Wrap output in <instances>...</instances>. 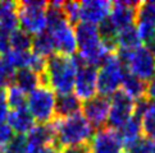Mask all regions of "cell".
I'll use <instances>...</instances> for the list:
<instances>
[{"label":"cell","mask_w":155,"mask_h":153,"mask_svg":"<svg viewBox=\"0 0 155 153\" xmlns=\"http://www.w3.org/2000/svg\"><path fill=\"white\" fill-rule=\"evenodd\" d=\"M5 92V100L9 108L15 110V108H21V107H26L27 103V95L25 92H22L18 87H15L14 84H12L10 87H8Z\"/></svg>","instance_id":"obj_27"},{"label":"cell","mask_w":155,"mask_h":153,"mask_svg":"<svg viewBox=\"0 0 155 153\" xmlns=\"http://www.w3.org/2000/svg\"><path fill=\"white\" fill-rule=\"evenodd\" d=\"M62 9L69 24L73 26L80 22V3H77V2L63 3Z\"/></svg>","instance_id":"obj_30"},{"label":"cell","mask_w":155,"mask_h":153,"mask_svg":"<svg viewBox=\"0 0 155 153\" xmlns=\"http://www.w3.org/2000/svg\"><path fill=\"white\" fill-rule=\"evenodd\" d=\"M46 2L41 0H25L17 3V18L22 31L31 36H36L46 31Z\"/></svg>","instance_id":"obj_4"},{"label":"cell","mask_w":155,"mask_h":153,"mask_svg":"<svg viewBox=\"0 0 155 153\" xmlns=\"http://www.w3.org/2000/svg\"><path fill=\"white\" fill-rule=\"evenodd\" d=\"M10 111V108L5 100V92L3 89H0V123H4L7 120V116Z\"/></svg>","instance_id":"obj_33"},{"label":"cell","mask_w":155,"mask_h":153,"mask_svg":"<svg viewBox=\"0 0 155 153\" xmlns=\"http://www.w3.org/2000/svg\"><path fill=\"white\" fill-rule=\"evenodd\" d=\"M96 80L97 68L88 64H84L82 67L77 68L73 91L81 102H85L96 96Z\"/></svg>","instance_id":"obj_10"},{"label":"cell","mask_w":155,"mask_h":153,"mask_svg":"<svg viewBox=\"0 0 155 153\" xmlns=\"http://www.w3.org/2000/svg\"><path fill=\"white\" fill-rule=\"evenodd\" d=\"M5 123L10 126L14 134H21V135H26L36 125L35 119L32 117V115L27 110V107L10 110Z\"/></svg>","instance_id":"obj_17"},{"label":"cell","mask_w":155,"mask_h":153,"mask_svg":"<svg viewBox=\"0 0 155 153\" xmlns=\"http://www.w3.org/2000/svg\"><path fill=\"white\" fill-rule=\"evenodd\" d=\"M141 42L142 41L135 24L119 30L117 33V46L122 50L134 51L141 46Z\"/></svg>","instance_id":"obj_22"},{"label":"cell","mask_w":155,"mask_h":153,"mask_svg":"<svg viewBox=\"0 0 155 153\" xmlns=\"http://www.w3.org/2000/svg\"><path fill=\"white\" fill-rule=\"evenodd\" d=\"M143 43H145V47L146 50L150 52V55L155 58V36L150 37V38H147L146 41H143Z\"/></svg>","instance_id":"obj_37"},{"label":"cell","mask_w":155,"mask_h":153,"mask_svg":"<svg viewBox=\"0 0 155 153\" xmlns=\"http://www.w3.org/2000/svg\"><path fill=\"white\" fill-rule=\"evenodd\" d=\"M17 9V3H12V2H0V17L4 15L5 13L13 12Z\"/></svg>","instance_id":"obj_36"},{"label":"cell","mask_w":155,"mask_h":153,"mask_svg":"<svg viewBox=\"0 0 155 153\" xmlns=\"http://www.w3.org/2000/svg\"><path fill=\"white\" fill-rule=\"evenodd\" d=\"M15 69L10 65L4 56H0V89H7L14 82Z\"/></svg>","instance_id":"obj_28"},{"label":"cell","mask_w":155,"mask_h":153,"mask_svg":"<svg viewBox=\"0 0 155 153\" xmlns=\"http://www.w3.org/2000/svg\"><path fill=\"white\" fill-rule=\"evenodd\" d=\"M31 51L35 55L48 59L49 56H51L53 54H55V45L51 35L48 31H44L41 33H38L36 36L32 37V47Z\"/></svg>","instance_id":"obj_21"},{"label":"cell","mask_w":155,"mask_h":153,"mask_svg":"<svg viewBox=\"0 0 155 153\" xmlns=\"http://www.w3.org/2000/svg\"><path fill=\"white\" fill-rule=\"evenodd\" d=\"M77 67L72 56L53 54L46 59L45 72L42 76V86H48L54 93H72L74 87Z\"/></svg>","instance_id":"obj_1"},{"label":"cell","mask_w":155,"mask_h":153,"mask_svg":"<svg viewBox=\"0 0 155 153\" xmlns=\"http://www.w3.org/2000/svg\"><path fill=\"white\" fill-rule=\"evenodd\" d=\"M119 138L123 143V148H127L131 144H134L142 136V128H141V119L134 115L123 126L118 130Z\"/></svg>","instance_id":"obj_20"},{"label":"cell","mask_w":155,"mask_h":153,"mask_svg":"<svg viewBox=\"0 0 155 153\" xmlns=\"http://www.w3.org/2000/svg\"><path fill=\"white\" fill-rule=\"evenodd\" d=\"M151 153H155V139L151 140Z\"/></svg>","instance_id":"obj_39"},{"label":"cell","mask_w":155,"mask_h":153,"mask_svg":"<svg viewBox=\"0 0 155 153\" xmlns=\"http://www.w3.org/2000/svg\"><path fill=\"white\" fill-rule=\"evenodd\" d=\"M110 111L108 116L107 125L109 129L115 132L123 126L135 114V100L124 93L122 89H118L110 97Z\"/></svg>","instance_id":"obj_8"},{"label":"cell","mask_w":155,"mask_h":153,"mask_svg":"<svg viewBox=\"0 0 155 153\" xmlns=\"http://www.w3.org/2000/svg\"><path fill=\"white\" fill-rule=\"evenodd\" d=\"M2 153H3V152H2Z\"/></svg>","instance_id":"obj_42"},{"label":"cell","mask_w":155,"mask_h":153,"mask_svg":"<svg viewBox=\"0 0 155 153\" xmlns=\"http://www.w3.org/2000/svg\"><path fill=\"white\" fill-rule=\"evenodd\" d=\"M14 136V132L7 123H0V149H3L7 145L12 138Z\"/></svg>","instance_id":"obj_32"},{"label":"cell","mask_w":155,"mask_h":153,"mask_svg":"<svg viewBox=\"0 0 155 153\" xmlns=\"http://www.w3.org/2000/svg\"><path fill=\"white\" fill-rule=\"evenodd\" d=\"M124 149V153H151V139L142 135L134 144H131Z\"/></svg>","instance_id":"obj_31"},{"label":"cell","mask_w":155,"mask_h":153,"mask_svg":"<svg viewBox=\"0 0 155 153\" xmlns=\"http://www.w3.org/2000/svg\"><path fill=\"white\" fill-rule=\"evenodd\" d=\"M90 153H123V143L118 132L109 128L99 129L88 143Z\"/></svg>","instance_id":"obj_11"},{"label":"cell","mask_w":155,"mask_h":153,"mask_svg":"<svg viewBox=\"0 0 155 153\" xmlns=\"http://www.w3.org/2000/svg\"><path fill=\"white\" fill-rule=\"evenodd\" d=\"M136 22L141 41L155 36V0L140 2L136 10Z\"/></svg>","instance_id":"obj_13"},{"label":"cell","mask_w":155,"mask_h":153,"mask_svg":"<svg viewBox=\"0 0 155 153\" xmlns=\"http://www.w3.org/2000/svg\"><path fill=\"white\" fill-rule=\"evenodd\" d=\"M0 153H2V149H0Z\"/></svg>","instance_id":"obj_41"},{"label":"cell","mask_w":155,"mask_h":153,"mask_svg":"<svg viewBox=\"0 0 155 153\" xmlns=\"http://www.w3.org/2000/svg\"><path fill=\"white\" fill-rule=\"evenodd\" d=\"M142 135L154 140L155 139V102L150 101L145 114L141 117Z\"/></svg>","instance_id":"obj_25"},{"label":"cell","mask_w":155,"mask_h":153,"mask_svg":"<svg viewBox=\"0 0 155 153\" xmlns=\"http://www.w3.org/2000/svg\"><path fill=\"white\" fill-rule=\"evenodd\" d=\"M26 153H41V151H37V149H28Z\"/></svg>","instance_id":"obj_40"},{"label":"cell","mask_w":155,"mask_h":153,"mask_svg":"<svg viewBox=\"0 0 155 153\" xmlns=\"http://www.w3.org/2000/svg\"><path fill=\"white\" fill-rule=\"evenodd\" d=\"M115 55L131 74L141 80L147 83L155 76V58L151 56L143 46H140L134 51L117 48Z\"/></svg>","instance_id":"obj_6"},{"label":"cell","mask_w":155,"mask_h":153,"mask_svg":"<svg viewBox=\"0 0 155 153\" xmlns=\"http://www.w3.org/2000/svg\"><path fill=\"white\" fill-rule=\"evenodd\" d=\"M62 153H90V147H88V144L68 147V148L63 149Z\"/></svg>","instance_id":"obj_34"},{"label":"cell","mask_w":155,"mask_h":153,"mask_svg":"<svg viewBox=\"0 0 155 153\" xmlns=\"http://www.w3.org/2000/svg\"><path fill=\"white\" fill-rule=\"evenodd\" d=\"M28 149L41 151L48 147H53L55 143V129L54 124H36L26 135Z\"/></svg>","instance_id":"obj_16"},{"label":"cell","mask_w":155,"mask_h":153,"mask_svg":"<svg viewBox=\"0 0 155 153\" xmlns=\"http://www.w3.org/2000/svg\"><path fill=\"white\" fill-rule=\"evenodd\" d=\"M28 151V143H27L26 135L14 134L12 140L2 149L3 153H26Z\"/></svg>","instance_id":"obj_29"},{"label":"cell","mask_w":155,"mask_h":153,"mask_svg":"<svg viewBox=\"0 0 155 153\" xmlns=\"http://www.w3.org/2000/svg\"><path fill=\"white\" fill-rule=\"evenodd\" d=\"M112 3L105 0H86L80 3V20L97 26L109 15Z\"/></svg>","instance_id":"obj_15"},{"label":"cell","mask_w":155,"mask_h":153,"mask_svg":"<svg viewBox=\"0 0 155 153\" xmlns=\"http://www.w3.org/2000/svg\"><path fill=\"white\" fill-rule=\"evenodd\" d=\"M127 69L115 54L109 55L105 63L97 70V80H96V92L97 96L110 98L118 89H120V84L123 80L124 73Z\"/></svg>","instance_id":"obj_5"},{"label":"cell","mask_w":155,"mask_h":153,"mask_svg":"<svg viewBox=\"0 0 155 153\" xmlns=\"http://www.w3.org/2000/svg\"><path fill=\"white\" fill-rule=\"evenodd\" d=\"M82 102L73 92L65 95H58L55 97V119H65L80 114Z\"/></svg>","instance_id":"obj_18"},{"label":"cell","mask_w":155,"mask_h":153,"mask_svg":"<svg viewBox=\"0 0 155 153\" xmlns=\"http://www.w3.org/2000/svg\"><path fill=\"white\" fill-rule=\"evenodd\" d=\"M110 111V101L107 97L95 96L82 103L81 112L90 126L95 130L105 128Z\"/></svg>","instance_id":"obj_9"},{"label":"cell","mask_w":155,"mask_h":153,"mask_svg":"<svg viewBox=\"0 0 155 153\" xmlns=\"http://www.w3.org/2000/svg\"><path fill=\"white\" fill-rule=\"evenodd\" d=\"M14 86L25 92V93H31L37 87L42 86V76L34 72L32 69H19L15 70L14 74Z\"/></svg>","instance_id":"obj_19"},{"label":"cell","mask_w":155,"mask_h":153,"mask_svg":"<svg viewBox=\"0 0 155 153\" xmlns=\"http://www.w3.org/2000/svg\"><path fill=\"white\" fill-rule=\"evenodd\" d=\"M120 89L124 93L128 95L132 100H138V98L145 97L146 92V82L141 80L140 78H137L134 74H131L128 70L124 73L123 80L120 84Z\"/></svg>","instance_id":"obj_23"},{"label":"cell","mask_w":155,"mask_h":153,"mask_svg":"<svg viewBox=\"0 0 155 153\" xmlns=\"http://www.w3.org/2000/svg\"><path fill=\"white\" fill-rule=\"evenodd\" d=\"M4 58L12 65L15 70L19 69H31L34 52L32 51H21V50H10L5 54Z\"/></svg>","instance_id":"obj_24"},{"label":"cell","mask_w":155,"mask_h":153,"mask_svg":"<svg viewBox=\"0 0 155 153\" xmlns=\"http://www.w3.org/2000/svg\"><path fill=\"white\" fill-rule=\"evenodd\" d=\"M55 129L54 147L63 151L68 147L88 144L94 135V129L81 112L65 119L53 120Z\"/></svg>","instance_id":"obj_2"},{"label":"cell","mask_w":155,"mask_h":153,"mask_svg":"<svg viewBox=\"0 0 155 153\" xmlns=\"http://www.w3.org/2000/svg\"><path fill=\"white\" fill-rule=\"evenodd\" d=\"M140 2H115L112 3L109 19L118 31L128 26H134L136 22V10Z\"/></svg>","instance_id":"obj_14"},{"label":"cell","mask_w":155,"mask_h":153,"mask_svg":"<svg viewBox=\"0 0 155 153\" xmlns=\"http://www.w3.org/2000/svg\"><path fill=\"white\" fill-rule=\"evenodd\" d=\"M32 37L27 32L22 31L21 28L15 30L9 37V43L12 50H21V51H31L32 47Z\"/></svg>","instance_id":"obj_26"},{"label":"cell","mask_w":155,"mask_h":153,"mask_svg":"<svg viewBox=\"0 0 155 153\" xmlns=\"http://www.w3.org/2000/svg\"><path fill=\"white\" fill-rule=\"evenodd\" d=\"M55 97L48 86H40L28 93L26 107L37 124L51 123L55 119Z\"/></svg>","instance_id":"obj_7"},{"label":"cell","mask_w":155,"mask_h":153,"mask_svg":"<svg viewBox=\"0 0 155 153\" xmlns=\"http://www.w3.org/2000/svg\"><path fill=\"white\" fill-rule=\"evenodd\" d=\"M51 35L55 45L57 54L64 56H73L77 51V42L73 26L64 20L58 26L53 27L51 30H46Z\"/></svg>","instance_id":"obj_12"},{"label":"cell","mask_w":155,"mask_h":153,"mask_svg":"<svg viewBox=\"0 0 155 153\" xmlns=\"http://www.w3.org/2000/svg\"><path fill=\"white\" fill-rule=\"evenodd\" d=\"M74 35L77 48L80 51L78 55L84 59L86 64L100 68L109 55H112V52H109L103 45L95 24L78 22L74 27Z\"/></svg>","instance_id":"obj_3"},{"label":"cell","mask_w":155,"mask_h":153,"mask_svg":"<svg viewBox=\"0 0 155 153\" xmlns=\"http://www.w3.org/2000/svg\"><path fill=\"white\" fill-rule=\"evenodd\" d=\"M145 97L147 98V100H150V101L155 102V76L146 83V92H145Z\"/></svg>","instance_id":"obj_35"},{"label":"cell","mask_w":155,"mask_h":153,"mask_svg":"<svg viewBox=\"0 0 155 153\" xmlns=\"http://www.w3.org/2000/svg\"><path fill=\"white\" fill-rule=\"evenodd\" d=\"M41 153H62V151H59L58 148H55V147H48V148H44L41 149Z\"/></svg>","instance_id":"obj_38"}]
</instances>
